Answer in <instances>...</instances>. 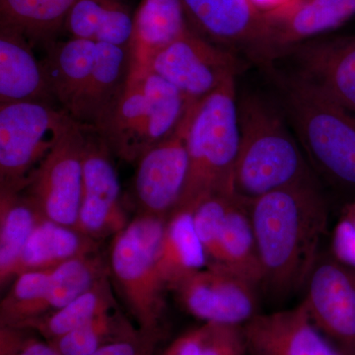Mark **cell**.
Segmentation results:
<instances>
[{
	"instance_id": "obj_1",
	"label": "cell",
	"mask_w": 355,
	"mask_h": 355,
	"mask_svg": "<svg viewBox=\"0 0 355 355\" xmlns=\"http://www.w3.org/2000/svg\"><path fill=\"white\" fill-rule=\"evenodd\" d=\"M261 289L277 299L304 291L321 254L329 210L316 181L272 191L250 203Z\"/></svg>"
},
{
	"instance_id": "obj_2",
	"label": "cell",
	"mask_w": 355,
	"mask_h": 355,
	"mask_svg": "<svg viewBox=\"0 0 355 355\" xmlns=\"http://www.w3.org/2000/svg\"><path fill=\"white\" fill-rule=\"evenodd\" d=\"M240 146L232 193L251 203L272 191L316 181L279 104L263 95H238Z\"/></svg>"
},
{
	"instance_id": "obj_3",
	"label": "cell",
	"mask_w": 355,
	"mask_h": 355,
	"mask_svg": "<svg viewBox=\"0 0 355 355\" xmlns=\"http://www.w3.org/2000/svg\"><path fill=\"white\" fill-rule=\"evenodd\" d=\"M313 171L355 196V116L291 71L265 69Z\"/></svg>"
},
{
	"instance_id": "obj_4",
	"label": "cell",
	"mask_w": 355,
	"mask_h": 355,
	"mask_svg": "<svg viewBox=\"0 0 355 355\" xmlns=\"http://www.w3.org/2000/svg\"><path fill=\"white\" fill-rule=\"evenodd\" d=\"M236 78L229 79L191 107L187 132L188 177L174 211H193L210 196L232 193L240 146Z\"/></svg>"
},
{
	"instance_id": "obj_5",
	"label": "cell",
	"mask_w": 355,
	"mask_h": 355,
	"mask_svg": "<svg viewBox=\"0 0 355 355\" xmlns=\"http://www.w3.org/2000/svg\"><path fill=\"white\" fill-rule=\"evenodd\" d=\"M195 103L150 70L133 72L120 101L97 132L114 156L137 163L176 132Z\"/></svg>"
},
{
	"instance_id": "obj_6",
	"label": "cell",
	"mask_w": 355,
	"mask_h": 355,
	"mask_svg": "<svg viewBox=\"0 0 355 355\" xmlns=\"http://www.w3.org/2000/svg\"><path fill=\"white\" fill-rule=\"evenodd\" d=\"M165 217L137 214L114 236L109 268L137 328L164 331L168 287L158 270Z\"/></svg>"
},
{
	"instance_id": "obj_7",
	"label": "cell",
	"mask_w": 355,
	"mask_h": 355,
	"mask_svg": "<svg viewBox=\"0 0 355 355\" xmlns=\"http://www.w3.org/2000/svg\"><path fill=\"white\" fill-rule=\"evenodd\" d=\"M73 119L42 101L0 105V191H22Z\"/></svg>"
},
{
	"instance_id": "obj_8",
	"label": "cell",
	"mask_w": 355,
	"mask_h": 355,
	"mask_svg": "<svg viewBox=\"0 0 355 355\" xmlns=\"http://www.w3.org/2000/svg\"><path fill=\"white\" fill-rule=\"evenodd\" d=\"M87 128L73 121L31 173L22 191L44 218L73 228L83 198Z\"/></svg>"
},
{
	"instance_id": "obj_9",
	"label": "cell",
	"mask_w": 355,
	"mask_h": 355,
	"mask_svg": "<svg viewBox=\"0 0 355 355\" xmlns=\"http://www.w3.org/2000/svg\"><path fill=\"white\" fill-rule=\"evenodd\" d=\"M260 286L218 263L189 275L172 287L178 302L203 324L245 326L259 313Z\"/></svg>"
},
{
	"instance_id": "obj_10",
	"label": "cell",
	"mask_w": 355,
	"mask_h": 355,
	"mask_svg": "<svg viewBox=\"0 0 355 355\" xmlns=\"http://www.w3.org/2000/svg\"><path fill=\"white\" fill-rule=\"evenodd\" d=\"M244 69L239 55L203 39L190 29L159 51L148 69L198 102Z\"/></svg>"
},
{
	"instance_id": "obj_11",
	"label": "cell",
	"mask_w": 355,
	"mask_h": 355,
	"mask_svg": "<svg viewBox=\"0 0 355 355\" xmlns=\"http://www.w3.org/2000/svg\"><path fill=\"white\" fill-rule=\"evenodd\" d=\"M301 302L313 324L345 355H355V268L320 254Z\"/></svg>"
},
{
	"instance_id": "obj_12",
	"label": "cell",
	"mask_w": 355,
	"mask_h": 355,
	"mask_svg": "<svg viewBox=\"0 0 355 355\" xmlns=\"http://www.w3.org/2000/svg\"><path fill=\"white\" fill-rule=\"evenodd\" d=\"M113 156L101 135L87 128L83 198L74 228L98 242L114 237L130 223L121 200Z\"/></svg>"
},
{
	"instance_id": "obj_13",
	"label": "cell",
	"mask_w": 355,
	"mask_h": 355,
	"mask_svg": "<svg viewBox=\"0 0 355 355\" xmlns=\"http://www.w3.org/2000/svg\"><path fill=\"white\" fill-rule=\"evenodd\" d=\"M263 15V38L254 64L265 69L291 49L347 22L355 15V0H294Z\"/></svg>"
},
{
	"instance_id": "obj_14",
	"label": "cell",
	"mask_w": 355,
	"mask_h": 355,
	"mask_svg": "<svg viewBox=\"0 0 355 355\" xmlns=\"http://www.w3.org/2000/svg\"><path fill=\"white\" fill-rule=\"evenodd\" d=\"M191 107L176 132L135 163L133 191L137 214L168 218L181 200L189 171L187 132Z\"/></svg>"
},
{
	"instance_id": "obj_15",
	"label": "cell",
	"mask_w": 355,
	"mask_h": 355,
	"mask_svg": "<svg viewBox=\"0 0 355 355\" xmlns=\"http://www.w3.org/2000/svg\"><path fill=\"white\" fill-rule=\"evenodd\" d=\"M282 60L291 62V72L355 116V37L314 39L277 62Z\"/></svg>"
},
{
	"instance_id": "obj_16",
	"label": "cell",
	"mask_w": 355,
	"mask_h": 355,
	"mask_svg": "<svg viewBox=\"0 0 355 355\" xmlns=\"http://www.w3.org/2000/svg\"><path fill=\"white\" fill-rule=\"evenodd\" d=\"M189 26L210 43L254 62L263 15L251 0H182Z\"/></svg>"
},
{
	"instance_id": "obj_17",
	"label": "cell",
	"mask_w": 355,
	"mask_h": 355,
	"mask_svg": "<svg viewBox=\"0 0 355 355\" xmlns=\"http://www.w3.org/2000/svg\"><path fill=\"white\" fill-rule=\"evenodd\" d=\"M243 329L247 355H345L313 324L301 303L257 315Z\"/></svg>"
},
{
	"instance_id": "obj_18",
	"label": "cell",
	"mask_w": 355,
	"mask_h": 355,
	"mask_svg": "<svg viewBox=\"0 0 355 355\" xmlns=\"http://www.w3.org/2000/svg\"><path fill=\"white\" fill-rule=\"evenodd\" d=\"M132 69L130 49L97 44L92 73L71 118L83 127L98 132L120 101Z\"/></svg>"
},
{
	"instance_id": "obj_19",
	"label": "cell",
	"mask_w": 355,
	"mask_h": 355,
	"mask_svg": "<svg viewBox=\"0 0 355 355\" xmlns=\"http://www.w3.org/2000/svg\"><path fill=\"white\" fill-rule=\"evenodd\" d=\"M25 101L55 104L33 44L15 28L0 25V105Z\"/></svg>"
},
{
	"instance_id": "obj_20",
	"label": "cell",
	"mask_w": 355,
	"mask_h": 355,
	"mask_svg": "<svg viewBox=\"0 0 355 355\" xmlns=\"http://www.w3.org/2000/svg\"><path fill=\"white\" fill-rule=\"evenodd\" d=\"M190 29L182 0H141L133 15L132 73L148 69L159 51Z\"/></svg>"
},
{
	"instance_id": "obj_21",
	"label": "cell",
	"mask_w": 355,
	"mask_h": 355,
	"mask_svg": "<svg viewBox=\"0 0 355 355\" xmlns=\"http://www.w3.org/2000/svg\"><path fill=\"white\" fill-rule=\"evenodd\" d=\"M43 60L51 96L71 116L94 67L97 44L70 38L44 48Z\"/></svg>"
},
{
	"instance_id": "obj_22",
	"label": "cell",
	"mask_w": 355,
	"mask_h": 355,
	"mask_svg": "<svg viewBox=\"0 0 355 355\" xmlns=\"http://www.w3.org/2000/svg\"><path fill=\"white\" fill-rule=\"evenodd\" d=\"M98 252L99 242L42 216L21 254L15 277L33 270H53L70 259Z\"/></svg>"
},
{
	"instance_id": "obj_23",
	"label": "cell",
	"mask_w": 355,
	"mask_h": 355,
	"mask_svg": "<svg viewBox=\"0 0 355 355\" xmlns=\"http://www.w3.org/2000/svg\"><path fill=\"white\" fill-rule=\"evenodd\" d=\"M133 15L125 0H78L65 20L70 38L130 49Z\"/></svg>"
},
{
	"instance_id": "obj_24",
	"label": "cell",
	"mask_w": 355,
	"mask_h": 355,
	"mask_svg": "<svg viewBox=\"0 0 355 355\" xmlns=\"http://www.w3.org/2000/svg\"><path fill=\"white\" fill-rule=\"evenodd\" d=\"M207 265L209 259L196 231L193 211L172 212L166 221L158 254L159 272L168 291Z\"/></svg>"
},
{
	"instance_id": "obj_25",
	"label": "cell",
	"mask_w": 355,
	"mask_h": 355,
	"mask_svg": "<svg viewBox=\"0 0 355 355\" xmlns=\"http://www.w3.org/2000/svg\"><path fill=\"white\" fill-rule=\"evenodd\" d=\"M78 0H0V25L23 33L33 46L46 48L64 31L65 20Z\"/></svg>"
},
{
	"instance_id": "obj_26",
	"label": "cell",
	"mask_w": 355,
	"mask_h": 355,
	"mask_svg": "<svg viewBox=\"0 0 355 355\" xmlns=\"http://www.w3.org/2000/svg\"><path fill=\"white\" fill-rule=\"evenodd\" d=\"M42 216L22 191H0V284L15 279L21 254Z\"/></svg>"
},
{
	"instance_id": "obj_27",
	"label": "cell",
	"mask_w": 355,
	"mask_h": 355,
	"mask_svg": "<svg viewBox=\"0 0 355 355\" xmlns=\"http://www.w3.org/2000/svg\"><path fill=\"white\" fill-rule=\"evenodd\" d=\"M252 280L261 288V273L258 246L252 222L250 203L234 196L224 221L220 240V261Z\"/></svg>"
},
{
	"instance_id": "obj_28",
	"label": "cell",
	"mask_w": 355,
	"mask_h": 355,
	"mask_svg": "<svg viewBox=\"0 0 355 355\" xmlns=\"http://www.w3.org/2000/svg\"><path fill=\"white\" fill-rule=\"evenodd\" d=\"M110 277L111 275L103 277L92 288L62 309L32 320L21 328L35 331L46 342H51L80 328L100 315L118 308Z\"/></svg>"
},
{
	"instance_id": "obj_29",
	"label": "cell",
	"mask_w": 355,
	"mask_h": 355,
	"mask_svg": "<svg viewBox=\"0 0 355 355\" xmlns=\"http://www.w3.org/2000/svg\"><path fill=\"white\" fill-rule=\"evenodd\" d=\"M109 275V261L99 252L70 259L53 268L46 294V314L62 309Z\"/></svg>"
},
{
	"instance_id": "obj_30",
	"label": "cell",
	"mask_w": 355,
	"mask_h": 355,
	"mask_svg": "<svg viewBox=\"0 0 355 355\" xmlns=\"http://www.w3.org/2000/svg\"><path fill=\"white\" fill-rule=\"evenodd\" d=\"M51 270L21 273L0 302V326L21 328L28 322L44 316Z\"/></svg>"
},
{
	"instance_id": "obj_31",
	"label": "cell",
	"mask_w": 355,
	"mask_h": 355,
	"mask_svg": "<svg viewBox=\"0 0 355 355\" xmlns=\"http://www.w3.org/2000/svg\"><path fill=\"white\" fill-rule=\"evenodd\" d=\"M139 330L118 308L100 315L89 323L49 342L60 355H91Z\"/></svg>"
},
{
	"instance_id": "obj_32",
	"label": "cell",
	"mask_w": 355,
	"mask_h": 355,
	"mask_svg": "<svg viewBox=\"0 0 355 355\" xmlns=\"http://www.w3.org/2000/svg\"><path fill=\"white\" fill-rule=\"evenodd\" d=\"M233 198L232 193H216L202 200L193 211L196 231L209 263L220 261L222 230Z\"/></svg>"
},
{
	"instance_id": "obj_33",
	"label": "cell",
	"mask_w": 355,
	"mask_h": 355,
	"mask_svg": "<svg viewBox=\"0 0 355 355\" xmlns=\"http://www.w3.org/2000/svg\"><path fill=\"white\" fill-rule=\"evenodd\" d=\"M202 355H247L244 329L241 326L207 324Z\"/></svg>"
},
{
	"instance_id": "obj_34",
	"label": "cell",
	"mask_w": 355,
	"mask_h": 355,
	"mask_svg": "<svg viewBox=\"0 0 355 355\" xmlns=\"http://www.w3.org/2000/svg\"><path fill=\"white\" fill-rule=\"evenodd\" d=\"M331 254L355 268V196L343 207L334 228Z\"/></svg>"
},
{
	"instance_id": "obj_35",
	"label": "cell",
	"mask_w": 355,
	"mask_h": 355,
	"mask_svg": "<svg viewBox=\"0 0 355 355\" xmlns=\"http://www.w3.org/2000/svg\"><path fill=\"white\" fill-rule=\"evenodd\" d=\"M164 331L137 330L130 336L121 338L91 355H154Z\"/></svg>"
},
{
	"instance_id": "obj_36",
	"label": "cell",
	"mask_w": 355,
	"mask_h": 355,
	"mask_svg": "<svg viewBox=\"0 0 355 355\" xmlns=\"http://www.w3.org/2000/svg\"><path fill=\"white\" fill-rule=\"evenodd\" d=\"M207 324L183 334L174 340L163 355H202Z\"/></svg>"
},
{
	"instance_id": "obj_37",
	"label": "cell",
	"mask_w": 355,
	"mask_h": 355,
	"mask_svg": "<svg viewBox=\"0 0 355 355\" xmlns=\"http://www.w3.org/2000/svg\"><path fill=\"white\" fill-rule=\"evenodd\" d=\"M251 1L260 12L268 13L282 8L294 0H251Z\"/></svg>"
}]
</instances>
